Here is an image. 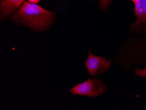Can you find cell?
Listing matches in <instances>:
<instances>
[{"mask_svg": "<svg viewBox=\"0 0 146 110\" xmlns=\"http://www.w3.org/2000/svg\"><path fill=\"white\" fill-rule=\"evenodd\" d=\"M54 17V12L46 10L36 4L25 1L11 19L15 23H23L32 29L42 30L52 23Z\"/></svg>", "mask_w": 146, "mask_h": 110, "instance_id": "6da1fadb", "label": "cell"}, {"mask_svg": "<svg viewBox=\"0 0 146 110\" xmlns=\"http://www.w3.org/2000/svg\"><path fill=\"white\" fill-rule=\"evenodd\" d=\"M106 89V86L103 80L88 79L71 88L70 92L74 95L95 97L104 94Z\"/></svg>", "mask_w": 146, "mask_h": 110, "instance_id": "7a4b0ae2", "label": "cell"}, {"mask_svg": "<svg viewBox=\"0 0 146 110\" xmlns=\"http://www.w3.org/2000/svg\"><path fill=\"white\" fill-rule=\"evenodd\" d=\"M111 61L106 57L93 55L91 51H88V57L84 63L89 75L95 78L97 76L104 73L111 69Z\"/></svg>", "mask_w": 146, "mask_h": 110, "instance_id": "3957f363", "label": "cell"}, {"mask_svg": "<svg viewBox=\"0 0 146 110\" xmlns=\"http://www.w3.org/2000/svg\"><path fill=\"white\" fill-rule=\"evenodd\" d=\"M134 4V14L136 17L132 28L137 29L146 28V0H128Z\"/></svg>", "mask_w": 146, "mask_h": 110, "instance_id": "277c9868", "label": "cell"}, {"mask_svg": "<svg viewBox=\"0 0 146 110\" xmlns=\"http://www.w3.org/2000/svg\"><path fill=\"white\" fill-rule=\"evenodd\" d=\"M25 0H1V18L9 16L14 12L15 9L19 8Z\"/></svg>", "mask_w": 146, "mask_h": 110, "instance_id": "5b68a950", "label": "cell"}, {"mask_svg": "<svg viewBox=\"0 0 146 110\" xmlns=\"http://www.w3.org/2000/svg\"><path fill=\"white\" fill-rule=\"evenodd\" d=\"M111 1L112 0H99V7L103 10H106Z\"/></svg>", "mask_w": 146, "mask_h": 110, "instance_id": "8992f818", "label": "cell"}, {"mask_svg": "<svg viewBox=\"0 0 146 110\" xmlns=\"http://www.w3.org/2000/svg\"><path fill=\"white\" fill-rule=\"evenodd\" d=\"M135 74L141 77H145L146 78V66L144 69H141L139 68L135 69Z\"/></svg>", "mask_w": 146, "mask_h": 110, "instance_id": "52a82bcc", "label": "cell"}, {"mask_svg": "<svg viewBox=\"0 0 146 110\" xmlns=\"http://www.w3.org/2000/svg\"><path fill=\"white\" fill-rule=\"evenodd\" d=\"M30 3H33V4H38L39 3L40 0H27Z\"/></svg>", "mask_w": 146, "mask_h": 110, "instance_id": "ba28073f", "label": "cell"}]
</instances>
